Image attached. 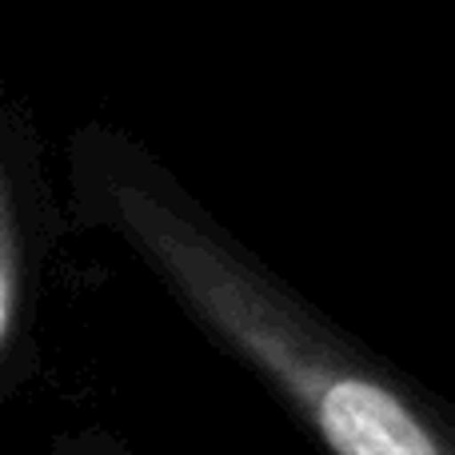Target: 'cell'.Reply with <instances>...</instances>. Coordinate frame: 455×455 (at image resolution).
I'll list each match as a JSON object with an SVG mask.
<instances>
[{"label":"cell","instance_id":"1","mask_svg":"<svg viewBox=\"0 0 455 455\" xmlns=\"http://www.w3.org/2000/svg\"><path fill=\"white\" fill-rule=\"evenodd\" d=\"M64 196L72 220L132 248L328 455H455L448 411L323 320L132 132L104 120L72 128Z\"/></svg>","mask_w":455,"mask_h":455},{"label":"cell","instance_id":"2","mask_svg":"<svg viewBox=\"0 0 455 455\" xmlns=\"http://www.w3.org/2000/svg\"><path fill=\"white\" fill-rule=\"evenodd\" d=\"M56 192L36 124L0 92V395L32 368V315L56 240Z\"/></svg>","mask_w":455,"mask_h":455},{"label":"cell","instance_id":"3","mask_svg":"<svg viewBox=\"0 0 455 455\" xmlns=\"http://www.w3.org/2000/svg\"><path fill=\"white\" fill-rule=\"evenodd\" d=\"M64 455H124V451H96L92 443H84V448H76V451H64Z\"/></svg>","mask_w":455,"mask_h":455}]
</instances>
